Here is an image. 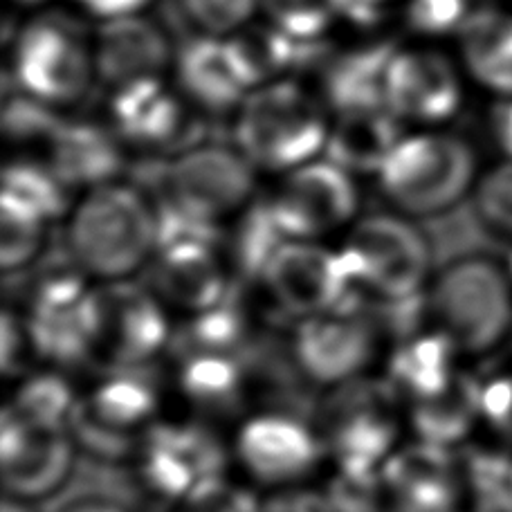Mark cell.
Instances as JSON below:
<instances>
[{
  "label": "cell",
  "instance_id": "6da1fadb",
  "mask_svg": "<svg viewBox=\"0 0 512 512\" xmlns=\"http://www.w3.org/2000/svg\"><path fill=\"white\" fill-rule=\"evenodd\" d=\"M66 248L93 283L131 281L158 252L155 200L126 180L84 191L66 216Z\"/></svg>",
  "mask_w": 512,
  "mask_h": 512
},
{
  "label": "cell",
  "instance_id": "7a4b0ae2",
  "mask_svg": "<svg viewBox=\"0 0 512 512\" xmlns=\"http://www.w3.org/2000/svg\"><path fill=\"white\" fill-rule=\"evenodd\" d=\"M423 301L432 331L461 358H490L512 342V277L497 256L472 252L447 261Z\"/></svg>",
  "mask_w": 512,
  "mask_h": 512
},
{
  "label": "cell",
  "instance_id": "3957f363",
  "mask_svg": "<svg viewBox=\"0 0 512 512\" xmlns=\"http://www.w3.org/2000/svg\"><path fill=\"white\" fill-rule=\"evenodd\" d=\"M232 120L234 146L252 167L283 176L324 158L333 113L317 88L288 77L250 90Z\"/></svg>",
  "mask_w": 512,
  "mask_h": 512
},
{
  "label": "cell",
  "instance_id": "277c9868",
  "mask_svg": "<svg viewBox=\"0 0 512 512\" xmlns=\"http://www.w3.org/2000/svg\"><path fill=\"white\" fill-rule=\"evenodd\" d=\"M479 178V153L470 140L445 128H420L400 137L378 173V187L391 212L423 221L472 198Z\"/></svg>",
  "mask_w": 512,
  "mask_h": 512
},
{
  "label": "cell",
  "instance_id": "5b68a950",
  "mask_svg": "<svg viewBox=\"0 0 512 512\" xmlns=\"http://www.w3.org/2000/svg\"><path fill=\"white\" fill-rule=\"evenodd\" d=\"M9 72L18 93L66 111L97 84L93 34L77 16L41 9L16 30Z\"/></svg>",
  "mask_w": 512,
  "mask_h": 512
},
{
  "label": "cell",
  "instance_id": "8992f818",
  "mask_svg": "<svg viewBox=\"0 0 512 512\" xmlns=\"http://www.w3.org/2000/svg\"><path fill=\"white\" fill-rule=\"evenodd\" d=\"M360 297L400 306L423 301L434 277V254L414 218L398 212L364 214L340 245Z\"/></svg>",
  "mask_w": 512,
  "mask_h": 512
},
{
  "label": "cell",
  "instance_id": "52a82bcc",
  "mask_svg": "<svg viewBox=\"0 0 512 512\" xmlns=\"http://www.w3.org/2000/svg\"><path fill=\"white\" fill-rule=\"evenodd\" d=\"M259 198V171L227 144L200 142L164 162L158 198L207 223L225 225Z\"/></svg>",
  "mask_w": 512,
  "mask_h": 512
},
{
  "label": "cell",
  "instance_id": "ba28073f",
  "mask_svg": "<svg viewBox=\"0 0 512 512\" xmlns=\"http://www.w3.org/2000/svg\"><path fill=\"white\" fill-rule=\"evenodd\" d=\"M265 200L288 241H324L362 216L358 178L328 158L277 176Z\"/></svg>",
  "mask_w": 512,
  "mask_h": 512
},
{
  "label": "cell",
  "instance_id": "9c48e42d",
  "mask_svg": "<svg viewBox=\"0 0 512 512\" xmlns=\"http://www.w3.org/2000/svg\"><path fill=\"white\" fill-rule=\"evenodd\" d=\"M468 77L456 54L420 41L393 52L384 108L405 128H445L463 111Z\"/></svg>",
  "mask_w": 512,
  "mask_h": 512
},
{
  "label": "cell",
  "instance_id": "30bf717a",
  "mask_svg": "<svg viewBox=\"0 0 512 512\" xmlns=\"http://www.w3.org/2000/svg\"><path fill=\"white\" fill-rule=\"evenodd\" d=\"M265 295L288 317L299 319L353 306L360 297L342 250L324 241H286L259 274Z\"/></svg>",
  "mask_w": 512,
  "mask_h": 512
},
{
  "label": "cell",
  "instance_id": "8fae6325",
  "mask_svg": "<svg viewBox=\"0 0 512 512\" xmlns=\"http://www.w3.org/2000/svg\"><path fill=\"white\" fill-rule=\"evenodd\" d=\"M324 456L322 436L281 411L250 416L234 438V461L250 486L272 490L304 486Z\"/></svg>",
  "mask_w": 512,
  "mask_h": 512
},
{
  "label": "cell",
  "instance_id": "7c38bea8",
  "mask_svg": "<svg viewBox=\"0 0 512 512\" xmlns=\"http://www.w3.org/2000/svg\"><path fill=\"white\" fill-rule=\"evenodd\" d=\"M292 353L304 376L324 389L353 384L378 358V331L355 306L297 322Z\"/></svg>",
  "mask_w": 512,
  "mask_h": 512
},
{
  "label": "cell",
  "instance_id": "4fadbf2b",
  "mask_svg": "<svg viewBox=\"0 0 512 512\" xmlns=\"http://www.w3.org/2000/svg\"><path fill=\"white\" fill-rule=\"evenodd\" d=\"M196 111L167 79L137 81L117 88L108 99L106 122L128 151L144 155H176L200 144Z\"/></svg>",
  "mask_w": 512,
  "mask_h": 512
},
{
  "label": "cell",
  "instance_id": "5bb4252c",
  "mask_svg": "<svg viewBox=\"0 0 512 512\" xmlns=\"http://www.w3.org/2000/svg\"><path fill=\"white\" fill-rule=\"evenodd\" d=\"M75 468V441L66 429L25 423L12 411L3 416L5 497L25 504L59 492Z\"/></svg>",
  "mask_w": 512,
  "mask_h": 512
},
{
  "label": "cell",
  "instance_id": "9a60e30c",
  "mask_svg": "<svg viewBox=\"0 0 512 512\" xmlns=\"http://www.w3.org/2000/svg\"><path fill=\"white\" fill-rule=\"evenodd\" d=\"M99 326L95 351L117 364L137 367L153 358L167 342V317L158 295L124 283H106L97 288Z\"/></svg>",
  "mask_w": 512,
  "mask_h": 512
},
{
  "label": "cell",
  "instance_id": "2e32d148",
  "mask_svg": "<svg viewBox=\"0 0 512 512\" xmlns=\"http://www.w3.org/2000/svg\"><path fill=\"white\" fill-rule=\"evenodd\" d=\"M97 84L108 90L171 75L178 45L146 14L99 23L93 32Z\"/></svg>",
  "mask_w": 512,
  "mask_h": 512
},
{
  "label": "cell",
  "instance_id": "e0dca14e",
  "mask_svg": "<svg viewBox=\"0 0 512 512\" xmlns=\"http://www.w3.org/2000/svg\"><path fill=\"white\" fill-rule=\"evenodd\" d=\"M171 84L200 115H234L248 97L227 39L194 34L178 45Z\"/></svg>",
  "mask_w": 512,
  "mask_h": 512
},
{
  "label": "cell",
  "instance_id": "ac0fdd59",
  "mask_svg": "<svg viewBox=\"0 0 512 512\" xmlns=\"http://www.w3.org/2000/svg\"><path fill=\"white\" fill-rule=\"evenodd\" d=\"M155 295L167 306L205 313L223 301L232 263L221 243L162 245L153 259Z\"/></svg>",
  "mask_w": 512,
  "mask_h": 512
},
{
  "label": "cell",
  "instance_id": "d6986e66",
  "mask_svg": "<svg viewBox=\"0 0 512 512\" xmlns=\"http://www.w3.org/2000/svg\"><path fill=\"white\" fill-rule=\"evenodd\" d=\"M128 149L106 120H66L54 135L45 160L70 191L122 180Z\"/></svg>",
  "mask_w": 512,
  "mask_h": 512
},
{
  "label": "cell",
  "instance_id": "ffe728a7",
  "mask_svg": "<svg viewBox=\"0 0 512 512\" xmlns=\"http://www.w3.org/2000/svg\"><path fill=\"white\" fill-rule=\"evenodd\" d=\"M398 43L373 41L324 54L319 63V86L333 115L384 108V81Z\"/></svg>",
  "mask_w": 512,
  "mask_h": 512
},
{
  "label": "cell",
  "instance_id": "44dd1931",
  "mask_svg": "<svg viewBox=\"0 0 512 512\" xmlns=\"http://www.w3.org/2000/svg\"><path fill=\"white\" fill-rule=\"evenodd\" d=\"M456 57L472 86L512 97V5L477 7L456 36Z\"/></svg>",
  "mask_w": 512,
  "mask_h": 512
},
{
  "label": "cell",
  "instance_id": "7402d4cb",
  "mask_svg": "<svg viewBox=\"0 0 512 512\" xmlns=\"http://www.w3.org/2000/svg\"><path fill=\"white\" fill-rule=\"evenodd\" d=\"M153 411V391L133 373L124 371V376L108 378L90 396L77 402L72 423H77L79 432L93 443L115 447L113 443L126 445L128 438L146 432Z\"/></svg>",
  "mask_w": 512,
  "mask_h": 512
},
{
  "label": "cell",
  "instance_id": "603a6c76",
  "mask_svg": "<svg viewBox=\"0 0 512 512\" xmlns=\"http://www.w3.org/2000/svg\"><path fill=\"white\" fill-rule=\"evenodd\" d=\"M212 461L207 443L187 429L151 434V441L142 447V477L158 495L185 504L194 492L221 479Z\"/></svg>",
  "mask_w": 512,
  "mask_h": 512
},
{
  "label": "cell",
  "instance_id": "cb8c5ba5",
  "mask_svg": "<svg viewBox=\"0 0 512 512\" xmlns=\"http://www.w3.org/2000/svg\"><path fill=\"white\" fill-rule=\"evenodd\" d=\"M405 133L407 128L387 108L333 115L324 158L349 171L355 178H378L384 162Z\"/></svg>",
  "mask_w": 512,
  "mask_h": 512
},
{
  "label": "cell",
  "instance_id": "d4e9b609",
  "mask_svg": "<svg viewBox=\"0 0 512 512\" xmlns=\"http://www.w3.org/2000/svg\"><path fill=\"white\" fill-rule=\"evenodd\" d=\"M328 447L337 454L346 472H369L380 465L396 443V427L380 405L371 400L349 398L340 402L326 427Z\"/></svg>",
  "mask_w": 512,
  "mask_h": 512
},
{
  "label": "cell",
  "instance_id": "484cf974",
  "mask_svg": "<svg viewBox=\"0 0 512 512\" xmlns=\"http://www.w3.org/2000/svg\"><path fill=\"white\" fill-rule=\"evenodd\" d=\"M398 468L393 501H398L402 512H456L463 501H468L465 477L445 461H400Z\"/></svg>",
  "mask_w": 512,
  "mask_h": 512
},
{
  "label": "cell",
  "instance_id": "4316f807",
  "mask_svg": "<svg viewBox=\"0 0 512 512\" xmlns=\"http://www.w3.org/2000/svg\"><path fill=\"white\" fill-rule=\"evenodd\" d=\"M3 196L32 209L45 221H66L72 205V191L66 187L48 160L30 153H18L3 169Z\"/></svg>",
  "mask_w": 512,
  "mask_h": 512
},
{
  "label": "cell",
  "instance_id": "83f0119b",
  "mask_svg": "<svg viewBox=\"0 0 512 512\" xmlns=\"http://www.w3.org/2000/svg\"><path fill=\"white\" fill-rule=\"evenodd\" d=\"M50 221L16 200H0V265L7 274L21 272L41 259L48 245Z\"/></svg>",
  "mask_w": 512,
  "mask_h": 512
},
{
  "label": "cell",
  "instance_id": "f1b7e54d",
  "mask_svg": "<svg viewBox=\"0 0 512 512\" xmlns=\"http://www.w3.org/2000/svg\"><path fill=\"white\" fill-rule=\"evenodd\" d=\"M263 21L299 41H326L342 23V0H259Z\"/></svg>",
  "mask_w": 512,
  "mask_h": 512
},
{
  "label": "cell",
  "instance_id": "f546056e",
  "mask_svg": "<svg viewBox=\"0 0 512 512\" xmlns=\"http://www.w3.org/2000/svg\"><path fill=\"white\" fill-rule=\"evenodd\" d=\"M63 122H66V117L57 108L25 93H18V90L16 95L5 99L3 133L7 142L14 144L21 153L39 149L45 155Z\"/></svg>",
  "mask_w": 512,
  "mask_h": 512
},
{
  "label": "cell",
  "instance_id": "4dcf8cb0",
  "mask_svg": "<svg viewBox=\"0 0 512 512\" xmlns=\"http://www.w3.org/2000/svg\"><path fill=\"white\" fill-rule=\"evenodd\" d=\"M463 477L481 512H512V445L479 454Z\"/></svg>",
  "mask_w": 512,
  "mask_h": 512
},
{
  "label": "cell",
  "instance_id": "1f68e13d",
  "mask_svg": "<svg viewBox=\"0 0 512 512\" xmlns=\"http://www.w3.org/2000/svg\"><path fill=\"white\" fill-rule=\"evenodd\" d=\"M178 7L194 34L216 39H230L261 14L259 0H178Z\"/></svg>",
  "mask_w": 512,
  "mask_h": 512
},
{
  "label": "cell",
  "instance_id": "d6a6232c",
  "mask_svg": "<svg viewBox=\"0 0 512 512\" xmlns=\"http://www.w3.org/2000/svg\"><path fill=\"white\" fill-rule=\"evenodd\" d=\"M472 0H405L402 21L418 41L432 43L459 36L474 12Z\"/></svg>",
  "mask_w": 512,
  "mask_h": 512
},
{
  "label": "cell",
  "instance_id": "836d02e7",
  "mask_svg": "<svg viewBox=\"0 0 512 512\" xmlns=\"http://www.w3.org/2000/svg\"><path fill=\"white\" fill-rule=\"evenodd\" d=\"M472 200L481 225L512 243V160H501L481 171Z\"/></svg>",
  "mask_w": 512,
  "mask_h": 512
},
{
  "label": "cell",
  "instance_id": "e575fe53",
  "mask_svg": "<svg viewBox=\"0 0 512 512\" xmlns=\"http://www.w3.org/2000/svg\"><path fill=\"white\" fill-rule=\"evenodd\" d=\"M236 389V369L230 362L209 353L205 358H194L185 369V391L198 402L216 405L230 398Z\"/></svg>",
  "mask_w": 512,
  "mask_h": 512
},
{
  "label": "cell",
  "instance_id": "d590c367",
  "mask_svg": "<svg viewBox=\"0 0 512 512\" xmlns=\"http://www.w3.org/2000/svg\"><path fill=\"white\" fill-rule=\"evenodd\" d=\"M182 512H263V499L245 483L216 479L194 492Z\"/></svg>",
  "mask_w": 512,
  "mask_h": 512
},
{
  "label": "cell",
  "instance_id": "8d00e7d4",
  "mask_svg": "<svg viewBox=\"0 0 512 512\" xmlns=\"http://www.w3.org/2000/svg\"><path fill=\"white\" fill-rule=\"evenodd\" d=\"M263 512H340L328 492L308 486L272 490L263 497Z\"/></svg>",
  "mask_w": 512,
  "mask_h": 512
},
{
  "label": "cell",
  "instance_id": "74e56055",
  "mask_svg": "<svg viewBox=\"0 0 512 512\" xmlns=\"http://www.w3.org/2000/svg\"><path fill=\"white\" fill-rule=\"evenodd\" d=\"M79 12L95 18V21H115V18L146 14L155 0H70Z\"/></svg>",
  "mask_w": 512,
  "mask_h": 512
},
{
  "label": "cell",
  "instance_id": "f35d334b",
  "mask_svg": "<svg viewBox=\"0 0 512 512\" xmlns=\"http://www.w3.org/2000/svg\"><path fill=\"white\" fill-rule=\"evenodd\" d=\"M490 131L504 160H512V97L495 99L490 113Z\"/></svg>",
  "mask_w": 512,
  "mask_h": 512
},
{
  "label": "cell",
  "instance_id": "ab89813d",
  "mask_svg": "<svg viewBox=\"0 0 512 512\" xmlns=\"http://www.w3.org/2000/svg\"><path fill=\"white\" fill-rule=\"evenodd\" d=\"M57 512H128L122 504L106 497H79L61 506Z\"/></svg>",
  "mask_w": 512,
  "mask_h": 512
},
{
  "label": "cell",
  "instance_id": "60d3db41",
  "mask_svg": "<svg viewBox=\"0 0 512 512\" xmlns=\"http://www.w3.org/2000/svg\"><path fill=\"white\" fill-rule=\"evenodd\" d=\"M0 512H34V510H32V504H25V501L5 497L3 499V508H0Z\"/></svg>",
  "mask_w": 512,
  "mask_h": 512
},
{
  "label": "cell",
  "instance_id": "b9f144b4",
  "mask_svg": "<svg viewBox=\"0 0 512 512\" xmlns=\"http://www.w3.org/2000/svg\"><path fill=\"white\" fill-rule=\"evenodd\" d=\"M16 3L23 7H45L48 3H52V0H16Z\"/></svg>",
  "mask_w": 512,
  "mask_h": 512
},
{
  "label": "cell",
  "instance_id": "7bdbcfd3",
  "mask_svg": "<svg viewBox=\"0 0 512 512\" xmlns=\"http://www.w3.org/2000/svg\"><path fill=\"white\" fill-rule=\"evenodd\" d=\"M506 268H508L510 277H512V252H510V256H508V259H506Z\"/></svg>",
  "mask_w": 512,
  "mask_h": 512
},
{
  "label": "cell",
  "instance_id": "ee69618b",
  "mask_svg": "<svg viewBox=\"0 0 512 512\" xmlns=\"http://www.w3.org/2000/svg\"><path fill=\"white\" fill-rule=\"evenodd\" d=\"M506 3H508V5H512V0H506Z\"/></svg>",
  "mask_w": 512,
  "mask_h": 512
}]
</instances>
